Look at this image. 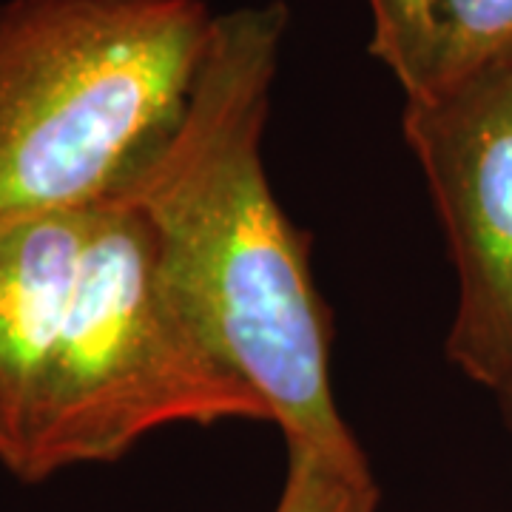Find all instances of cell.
Listing matches in <instances>:
<instances>
[{
    "label": "cell",
    "mask_w": 512,
    "mask_h": 512,
    "mask_svg": "<svg viewBox=\"0 0 512 512\" xmlns=\"http://www.w3.org/2000/svg\"><path fill=\"white\" fill-rule=\"evenodd\" d=\"M288 6L214 15L177 123L114 200L146 220L157 268L208 345L268 404L288 450L365 461L330 382V316L305 234L262 163Z\"/></svg>",
    "instance_id": "obj_1"
},
{
    "label": "cell",
    "mask_w": 512,
    "mask_h": 512,
    "mask_svg": "<svg viewBox=\"0 0 512 512\" xmlns=\"http://www.w3.org/2000/svg\"><path fill=\"white\" fill-rule=\"evenodd\" d=\"M202 0H0V231L111 200L183 111Z\"/></svg>",
    "instance_id": "obj_2"
},
{
    "label": "cell",
    "mask_w": 512,
    "mask_h": 512,
    "mask_svg": "<svg viewBox=\"0 0 512 512\" xmlns=\"http://www.w3.org/2000/svg\"><path fill=\"white\" fill-rule=\"evenodd\" d=\"M231 419L271 413L168 293L143 214L94 205L18 478L117 461L168 424Z\"/></svg>",
    "instance_id": "obj_3"
},
{
    "label": "cell",
    "mask_w": 512,
    "mask_h": 512,
    "mask_svg": "<svg viewBox=\"0 0 512 512\" xmlns=\"http://www.w3.org/2000/svg\"><path fill=\"white\" fill-rule=\"evenodd\" d=\"M402 128L456 268L447 359L498 390L512 376V57L407 97Z\"/></svg>",
    "instance_id": "obj_4"
},
{
    "label": "cell",
    "mask_w": 512,
    "mask_h": 512,
    "mask_svg": "<svg viewBox=\"0 0 512 512\" xmlns=\"http://www.w3.org/2000/svg\"><path fill=\"white\" fill-rule=\"evenodd\" d=\"M89 211L0 231V464L15 478L83 254Z\"/></svg>",
    "instance_id": "obj_5"
},
{
    "label": "cell",
    "mask_w": 512,
    "mask_h": 512,
    "mask_svg": "<svg viewBox=\"0 0 512 512\" xmlns=\"http://www.w3.org/2000/svg\"><path fill=\"white\" fill-rule=\"evenodd\" d=\"M510 57L512 0H441L436 60L421 94L439 92Z\"/></svg>",
    "instance_id": "obj_6"
},
{
    "label": "cell",
    "mask_w": 512,
    "mask_h": 512,
    "mask_svg": "<svg viewBox=\"0 0 512 512\" xmlns=\"http://www.w3.org/2000/svg\"><path fill=\"white\" fill-rule=\"evenodd\" d=\"M367 9L370 55L396 77L404 100L419 97L433 74L441 0H367Z\"/></svg>",
    "instance_id": "obj_7"
},
{
    "label": "cell",
    "mask_w": 512,
    "mask_h": 512,
    "mask_svg": "<svg viewBox=\"0 0 512 512\" xmlns=\"http://www.w3.org/2000/svg\"><path fill=\"white\" fill-rule=\"evenodd\" d=\"M379 487L370 461H336L288 450V478L274 512H376Z\"/></svg>",
    "instance_id": "obj_8"
},
{
    "label": "cell",
    "mask_w": 512,
    "mask_h": 512,
    "mask_svg": "<svg viewBox=\"0 0 512 512\" xmlns=\"http://www.w3.org/2000/svg\"><path fill=\"white\" fill-rule=\"evenodd\" d=\"M495 396H498V404H501V413H504V421H507V427H510V436H512V376L507 382L501 384L498 390H493Z\"/></svg>",
    "instance_id": "obj_9"
}]
</instances>
